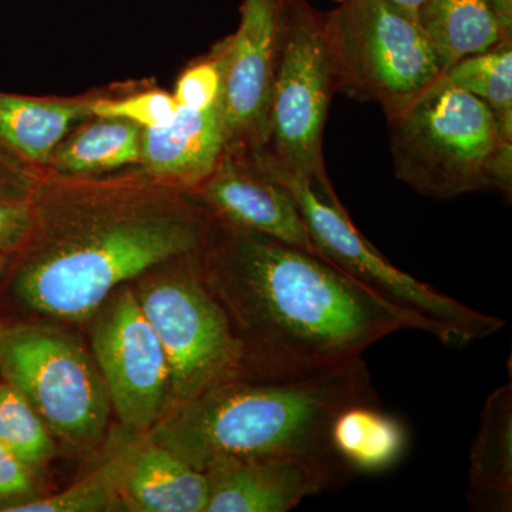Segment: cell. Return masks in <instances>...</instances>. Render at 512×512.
I'll use <instances>...</instances> for the list:
<instances>
[{"label":"cell","mask_w":512,"mask_h":512,"mask_svg":"<svg viewBox=\"0 0 512 512\" xmlns=\"http://www.w3.org/2000/svg\"><path fill=\"white\" fill-rule=\"evenodd\" d=\"M0 441L39 474L62 453L55 437L32 404L2 379Z\"/></svg>","instance_id":"603a6c76"},{"label":"cell","mask_w":512,"mask_h":512,"mask_svg":"<svg viewBox=\"0 0 512 512\" xmlns=\"http://www.w3.org/2000/svg\"><path fill=\"white\" fill-rule=\"evenodd\" d=\"M143 134V128L130 121L90 117L67 134L45 171L99 177L137 167L143 151Z\"/></svg>","instance_id":"ac0fdd59"},{"label":"cell","mask_w":512,"mask_h":512,"mask_svg":"<svg viewBox=\"0 0 512 512\" xmlns=\"http://www.w3.org/2000/svg\"><path fill=\"white\" fill-rule=\"evenodd\" d=\"M10 256L3 254L0 252V279H2L3 272H5L6 266L9 264ZM3 320L0 319V325H2Z\"/></svg>","instance_id":"4dcf8cb0"},{"label":"cell","mask_w":512,"mask_h":512,"mask_svg":"<svg viewBox=\"0 0 512 512\" xmlns=\"http://www.w3.org/2000/svg\"><path fill=\"white\" fill-rule=\"evenodd\" d=\"M504 28L512 33V0H491Z\"/></svg>","instance_id":"f1b7e54d"},{"label":"cell","mask_w":512,"mask_h":512,"mask_svg":"<svg viewBox=\"0 0 512 512\" xmlns=\"http://www.w3.org/2000/svg\"><path fill=\"white\" fill-rule=\"evenodd\" d=\"M207 500L205 474L146 434L121 485L120 511L205 512Z\"/></svg>","instance_id":"2e32d148"},{"label":"cell","mask_w":512,"mask_h":512,"mask_svg":"<svg viewBox=\"0 0 512 512\" xmlns=\"http://www.w3.org/2000/svg\"><path fill=\"white\" fill-rule=\"evenodd\" d=\"M467 501L477 512L512 510V382L488 396L470 450Z\"/></svg>","instance_id":"e0dca14e"},{"label":"cell","mask_w":512,"mask_h":512,"mask_svg":"<svg viewBox=\"0 0 512 512\" xmlns=\"http://www.w3.org/2000/svg\"><path fill=\"white\" fill-rule=\"evenodd\" d=\"M322 13L335 92L375 101L386 116L443 76L419 18L390 0H340Z\"/></svg>","instance_id":"8992f818"},{"label":"cell","mask_w":512,"mask_h":512,"mask_svg":"<svg viewBox=\"0 0 512 512\" xmlns=\"http://www.w3.org/2000/svg\"><path fill=\"white\" fill-rule=\"evenodd\" d=\"M268 175L291 191L316 254L377 295L429 320L446 333L450 348H464L504 328L503 319L474 311L390 264L360 234L329 180Z\"/></svg>","instance_id":"ba28073f"},{"label":"cell","mask_w":512,"mask_h":512,"mask_svg":"<svg viewBox=\"0 0 512 512\" xmlns=\"http://www.w3.org/2000/svg\"><path fill=\"white\" fill-rule=\"evenodd\" d=\"M202 272L241 346L245 377L323 372L406 329L429 333L450 348L443 330L322 256L215 218Z\"/></svg>","instance_id":"7a4b0ae2"},{"label":"cell","mask_w":512,"mask_h":512,"mask_svg":"<svg viewBox=\"0 0 512 512\" xmlns=\"http://www.w3.org/2000/svg\"><path fill=\"white\" fill-rule=\"evenodd\" d=\"M147 433H136L119 424L100 447V460L89 474L56 494L13 505L6 512H100L120 511L124 477Z\"/></svg>","instance_id":"ffe728a7"},{"label":"cell","mask_w":512,"mask_h":512,"mask_svg":"<svg viewBox=\"0 0 512 512\" xmlns=\"http://www.w3.org/2000/svg\"><path fill=\"white\" fill-rule=\"evenodd\" d=\"M0 379L32 404L60 450L77 458L99 453L113 409L92 350L69 325L3 320Z\"/></svg>","instance_id":"5b68a950"},{"label":"cell","mask_w":512,"mask_h":512,"mask_svg":"<svg viewBox=\"0 0 512 512\" xmlns=\"http://www.w3.org/2000/svg\"><path fill=\"white\" fill-rule=\"evenodd\" d=\"M225 154L224 100L207 109L178 106L170 123L144 130L137 165L158 183L190 192Z\"/></svg>","instance_id":"5bb4252c"},{"label":"cell","mask_w":512,"mask_h":512,"mask_svg":"<svg viewBox=\"0 0 512 512\" xmlns=\"http://www.w3.org/2000/svg\"><path fill=\"white\" fill-rule=\"evenodd\" d=\"M40 474L0 441V512L43 497Z\"/></svg>","instance_id":"484cf974"},{"label":"cell","mask_w":512,"mask_h":512,"mask_svg":"<svg viewBox=\"0 0 512 512\" xmlns=\"http://www.w3.org/2000/svg\"><path fill=\"white\" fill-rule=\"evenodd\" d=\"M87 323L113 416L124 429L148 433L167 410L170 367L133 284L111 293Z\"/></svg>","instance_id":"30bf717a"},{"label":"cell","mask_w":512,"mask_h":512,"mask_svg":"<svg viewBox=\"0 0 512 512\" xmlns=\"http://www.w3.org/2000/svg\"><path fill=\"white\" fill-rule=\"evenodd\" d=\"M394 174L436 200L500 190L510 200L512 144L493 111L443 79L387 116Z\"/></svg>","instance_id":"277c9868"},{"label":"cell","mask_w":512,"mask_h":512,"mask_svg":"<svg viewBox=\"0 0 512 512\" xmlns=\"http://www.w3.org/2000/svg\"><path fill=\"white\" fill-rule=\"evenodd\" d=\"M117 84L116 90L107 87L93 106V116L130 121L143 130L163 127L174 119L178 110L173 93L157 87L133 89Z\"/></svg>","instance_id":"cb8c5ba5"},{"label":"cell","mask_w":512,"mask_h":512,"mask_svg":"<svg viewBox=\"0 0 512 512\" xmlns=\"http://www.w3.org/2000/svg\"><path fill=\"white\" fill-rule=\"evenodd\" d=\"M32 197L0 200V252L13 256L25 245L32 228Z\"/></svg>","instance_id":"4316f807"},{"label":"cell","mask_w":512,"mask_h":512,"mask_svg":"<svg viewBox=\"0 0 512 512\" xmlns=\"http://www.w3.org/2000/svg\"><path fill=\"white\" fill-rule=\"evenodd\" d=\"M352 473L340 461L296 456L228 458L204 471L205 512H286Z\"/></svg>","instance_id":"7c38bea8"},{"label":"cell","mask_w":512,"mask_h":512,"mask_svg":"<svg viewBox=\"0 0 512 512\" xmlns=\"http://www.w3.org/2000/svg\"><path fill=\"white\" fill-rule=\"evenodd\" d=\"M43 173L0 147V200H28Z\"/></svg>","instance_id":"83f0119b"},{"label":"cell","mask_w":512,"mask_h":512,"mask_svg":"<svg viewBox=\"0 0 512 512\" xmlns=\"http://www.w3.org/2000/svg\"><path fill=\"white\" fill-rule=\"evenodd\" d=\"M441 79L484 101L501 136L512 144V39L460 60Z\"/></svg>","instance_id":"7402d4cb"},{"label":"cell","mask_w":512,"mask_h":512,"mask_svg":"<svg viewBox=\"0 0 512 512\" xmlns=\"http://www.w3.org/2000/svg\"><path fill=\"white\" fill-rule=\"evenodd\" d=\"M190 194L215 220L316 254L291 191L265 174L251 157L225 153L210 177Z\"/></svg>","instance_id":"4fadbf2b"},{"label":"cell","mask_w":512,"mask_h":512,"mask_svg":"<svg viewBox=\"0 0 512 512\" xmlns=\"http://www.w3.org/2000/svg\"><path fill=\"white\" fill-rule=\"evenodd\" d=\"M406 429L396 417L380 412L375 403L346 407L330 427L335 456L356 473H384L402 460Z\"/></svg>","instance_id":"44dd1931"},{"label":"cell","mask_w":512,"mask_h":512,"mask_svg":"<svg viewBox=\"0 0 512 512\" xmlns=\"http://www.w3.org/2000/svg\"><path fill=\"white\" fill-rule=\"evenodd\" d=\"M288 0H242L241 22L227 37L225 153L252 156L264 141L284 46Z\"/></svg>","instance_id":"8fae6325"},{"label":"cell","mask_w":512,"mask_h":512,"mask_svg":"<svg viewBox=\"0 0 512 512\" xmlns=\"http://www.w3.org/2000/svg\"><path fill=\"white\" fill-rule=\"evenodd\" d=\"M104 90L69 97L0 92V147L20 163L45 171L67 134L93 117L94 103Z\"/></svg>","instance_id":"9a60e30c"},{"label":"cell","mask_w":512,"mask_h":512,"mask_svg":"<svg viewBox=\"0 0 512 512\" xmlns=\"http://www.w3.org/2000/svg\"><path fill=\"white\" fill-rule=\"evenodd\" d=\"M322 12L308 0L286 2L285 36L262 146L249 156L264 173L329 180L323 136L335 96Z\"/></svg>","instance_id":"9c48e42d"},{"label":"cell","mask_w":512,"mask_h":512,"mask_svg":"<svg viewBox=\"0 0 512 512\" xmlns=\"http://www.w3.org/2000/svg\"><path fill=\"white\" fill-rule=\"evenodd\" d=\"M202 251L165 262L131 282L170 367L165 413L217 384L245 377L241 346L205 282Z\"/></svg>","instance_id":"52a82bcc"},{"label":"cell","mask_w":512,"mask_h":512,"mask_svg":"<svg viewBox=\"0 0 512 512\" xmlns=\"http://www.w3.org/2000/svg\"><path fill=\"white\" fill-rule=\"evenodd\" d=\"M335 2H340V0H335ZM390 2L396 3L400 8L409 10L410 13H413V15L419 18L420 9L423 8L427 0H390Z\"/></svg>","instance_id":"f546056e"},{"label":"cell","mask_w":512,"mask_h":512,"mask_svg":"<svg viewBox=\"0 0 512 512\" xmlns=\"http://www.w3.org/2000/svg\"><path fill=\"white\" fill-rule=\"evenodd\" d=\"M375 402L359 357L295 379L228 380L177 404L147 434L201 473L228 458L340 461L330 447L333 420L346 407Z\"/></svg>","instance_id":"3957f363"},{"label":"cell","mask_w":512,"mask_h":512,"mask_svg":"<svg viewBox=\"0 0 512 512\" xmlns=\"http://www.w3.org/2000/svg\"><path fill=\"white\" fill-rule=\"evenodd\" d=\"M29 237L10 256L0 299L9 320L87 323L111 293L151 269L200 252L214 217L187 191L138 167L99 177L45 171Z\"/></svg>","instance_id":"6da1fadb"},{"label":"cell","mask_w":512,"mask_h":512,"mask_svg":"<svg viewBox=\"0 0 512 512\" xmlns=\"http://www.w3.org/2000/svg\"><path fill=\"white\" fill-rule=\"evenodd\" d=\"M419 22L441 70L512 39L491 0H427Z\"/></svg>","instance_id":"d6986e66"},{"label":"cell","mask_w":512,"mask_h":512,"mask_svg":"<svg viewBox=\"0 0 512 512\" xmlns=\"http://www.w3.org/2000/svg\"><path fill=\"white\" fill-rule=\"evenodd\" d=\"M227 37L207 55L188 64L175 83L174 99L178 106L207 109L224 100Z\"/></svg>","instance_id":"d4e9b609"}]
</instances>
